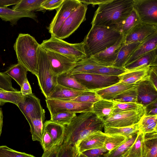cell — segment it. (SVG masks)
<instances>
[{"instance_id": "59", "label": "cell", "mask_w": 157, "mask_h": 157, "mask_svg": "<svg viewBox=\"0 0 157 157\" xmlns=\"http://www.w3.org/2000/svg\"><path fill=\"white\" fill-rule=\"evenodd\" d=\"M5 103V102H4V101L0 100V106L1 105H3Z\"/></svg>"}, {"instance_id": "46", "label": "cell", "mask_w": 157, "mask_h": 157, "mask_svg": "<svg viewBox=\"0 0 157 157\" xmlns=\"http://www.w3.org/2000/svg\"><path fill=\"white\" fill-rule=\"evenodd\" d=\"M113 106L112 114L122 112L135 110L142 105L137 103H122L113 100Z\"/></svg>"}, {"instance_id": "31", "label": "cell", "mask_w": 157, "mask_h": 157, "mask_svg": "<svg viewBox=\"0 0 157 157\" xmlns=\"http://www.w3.org/2000/svg\"><path fill=\"white\" fill-rule=\"evenodd\" d=\"M104 133L107 135H117L129 138L139 131V123L129 126L123 127H104Z\"/></svg>"}, {"instance_id": "38", "label": "cell", "mask_w": 157, "mask_h": 157, "mask_svg": "<svg viewBox=\"0 0 157 157\" xmlns=\"http://www.w3.org/2000/svg\"><path fill=\"white\" fill-rule=\"evenodd\" d=\"M126 71L124 68H118L113 66H102L85 73L104 75L118 76Z\"/></svg>"}, {"instance_id": "57", "label": "cell", "mask_w": 157, "mask_h": 157, "mask_svg": "<svg viewBox=\"0 0 157 157\" xmlns=\"http://www.w3.org/2000/svg\"><path fill=\"white\" fill-rule=\"evenodd\" d=\"M3 124V115L2 109L0 107V137L2 133Z\"/></svg>"}, {"instance_id": "17", "label": "cell", "mask_w": 157, "mask_h": 157, "mask_svg": "<svg viewBox=\"0 0 157 157\" xmlns=\"http://www.w3.org/2000/svg\"><path fill=\"white\" fill-rule=\"evenodd\" d=\"M137 103L145 107L157 99V89L149 80L137 83Z\"/></svg>"}, {"instance_id": "18", "label": "cell", "mask_w": 157, "mask_h": 157, "mask_svg": "<svg viewBox=\"0 0 157 157\" xmlns=\"http://www.w3.org/2000/svg\"><path fill=\"white\" fill-rule=\"evenodd\" d=\"M106 136L104 132L98 131L87 136L77 145L79 152L104 147Z\"/></svg>"}, {"instance_id": "48", "label": "cell", "mask_w": 157, "mask_h": 157, "mask_svg": "<svg viewBox=\"0 0 157 157\" xmlns=\"http://www.w3.org/2000/svg\"><path fill=\"white\" fill-rule=\"evenodd\" d=\"M109 152L104 146L86 150L81 153L87 157H107Z\"/></svg>"}, {"instance_id": "33", "label": "cell", "mask_w": 157, "mask_h": 157, "mask_svg": "<svg viewBox=\"0 0 157 157\" xmlns=\"http://www.w3.org/2000/svg\"><path fill=\"white\" fill-rule=\"evenodd\" d=\"M101 66H102L97 64L90 58H86L78 62L76 65L67 73L70 75L85 73Z\"/></svg>"}, {"instance_id": "45", "label": "cell", "mask_w": 157, "mask_h": 157, "mask_svg": "<svg viewBox=\"0 0 157 157\" xmlns=\"http://www.w3.org/2000/svg\"><path fill=\"white\" fill-rule=\"evenodd\" d=\"M76 116V113H74L61 112L51 116L50 120L55 123L65 126L70 124L72 119Z\"/></svg>"}, {"instance_id": "32", "label": "cell", "mask_w": 157, "mask_h": 157, "mask_svg": "<svg viewBox=\"0 0 157 157\" xmlns=\"http://www.w3.org/2000/svg\"><path fill=\"white\" fill-rule=\"evenodd\" d=\"M57 84L74 90L81 91L88 90L79 83L71 75L67 72L57 76Z\"/></svg>"}, {"instance_id": "9", "label": "cell", "mask_w": 157, "mask_h": 157, "mask_svg": "<svg viewBox=\"0 0 157 157\" xmlns=\"http://www.w3.org/2000/svg\"><path fill=\"white\" fill-rule=\"evenodd\" d=\"M88 5L82 3L65 20L54 36L63 40L74 33L85 20Z\"/></svg>"}, {"instance_id": "36", "label": "cell", "mask_w": 157, "mask_h": 157, "mask_svg": "<svg viewBox=\"0 0 157 157\" xmlns=\"http://www.w3.org/2000/svg\"><path fill=\"white\" fill-rule=\"evenodd\" d=\"M157 115H144L139 123V131L145 133L157 131Z\"/></svg>"}, {"instance_id": "21", "label": "cell", "mask_w": 157, "mask_h": 157, "mask_svg": "<svg viewBox=\"0 0 157 157\" xmlns=\"http://www.w3.org/2000/svg\"><path fill=\"white\" fill-rule=\"evenodd\" d=\"M23 17L30 18L38 22L37 16L34 12L18 11L7 7H0V18L4 21L10 22L12 26L17 25L18 21Z\"/></svg>"}, {"instance_id": "30", "label": "cell", "mask_w": 157, "mask_h": 157, "mask_svg": "<svg viewBox=\"0 0 157 157\" xmlns=\"http://www.w3.org/2000/svg\"><path fill=\"white\" fill-rule=\"evenodd\" d=\"M45 0H20L13 7L14 10L20 12H30L44 10L41 4Z\"/></svg>"}, {"instance_id": "42", "label": "cell", "mask_w": 157, "mask_h": 157, "mask_svg": "<svg viewBox=\"0 0 157 157\" xmlns=\"http://www.w3.org/2000/svg\"><path fill=\"white\" fill-rule=\"evenodd\" d=\"M127 139L126 137L121 135H107L104 147L109 152L121 145Z\"/></svg>"}, {"instance_id": "26", "label": "cell", "mask_w": 157, "mask_h": 157, "mask_svg": "<svg viewBox=\"0 0 157 157\" xmlns=\"http://www.w3.org/2000/svg\"><path fill=\"white\" fill-rule=\"evenodd\" d=\"M83 91L74 90L57 84L47 99L66 101L78 96Z\"/></svg>"}, {"instance_id": "34", "label": "cell", "mask_w": 157, "mask_h": 157, "mask_svg": "<svg viewBox=\"0 0 157 157\" xmlns=\"http://www.w3.org/2000/svg\"><path fill=\"white\" fill-rule=\"evenodd\" d=\"M140 23L139 17L133 9L128 17L117 26L118 30L123 36H125L135 26Z\"/></svg>"}, {"instance_id": "16", "label": "cell", "mask_w": 157, "mask_h": 157, "mask_svg": "<svg viewBox=\"0 0 157 157\" xmlns=\"http://www.w3.org/2000/svg\"><path fill=\"white\" fill-rule=\"evenodd\" d=\"M157 32V25L145 24L141 22L135 26L125 36V44L134 42L141 43L147 37Z\"/></svg>"}, {"instance_id": "40", "label": "cell", "mask_w": 157, "mask_h": 157, "mask_svg": "<svg viewBox=\"0 0 157 157\" xmlns=\"http://www.w3.org/2000/svg\"><path fill=\"white\" fill-rule=\"evenodd\" d=\"M24 96L20 91H9L0 90V100L13 103L17 106L23 99Z\"/></svg>"}, {"instance_id": "19", "label": "cell", "mask_w": 157, "mask_h": 157, "mask_svg": "<svg viewBox=\"0 0 157 157\" xmlns=\"http://www.w3.org/2000/svg\"><path fill=\"white\" fill-rule=\"evenodd\" d=\"M157 48V32H156L147 37L141 43L129 58L124 67L146 53Z\"/></svg>"}, {"instance_id": "39", "label": "cell", "mask_w": 157, "mask_h": 157, "mask_svg": "<svg viewBox=\"0 0 157 157\" xmlns=\"http://www.w3.org/2000/svg\"><path fill=\"white\" fill-rule=\"evenodd\" d=\"M101 99L94 91L88 90L84 91L78 96L66 101L94 104Z\"/></svg>"}, {"instance_id": "60", "label": "cell", "mask_w": 157, "mask_h": 157, "mask_svg": "<svg viewBox=\"0 0 157 157\" xmlns=\"http://www.w3.org/2000/svg\"><path fill=\"white\" fill-rule=\"evenodd\" d=\"M0 90L4 91V90H3L1 89V88H0Z\"/></svg>"}, {"instance_id": "37", "label": "cell", "mask_w": 157, "mask_h": 157, "mask_svg": "<svg viewBox=\"0 0 157 157\" xmlns=\"http://www.w3.org/2000/svg\"><path fill=\"white\" fill-rule=\"evenodd\" d=\"M45 118L40 117L33 119L29 123L32 140L41 143L43 130V124Z\"/></svg>"}, {"instance_id": "15", "label": "cell", "mask_w": 157, "mask_h": 157, "mask_svg": "<svg viewBox=\"0 0 157 157\" xmlns=\"http://www.w3.org/2000/svg\"><path fill=\"white\" fill-rule=\"evenodd\" d=\"M125 36L122 34L113 45L89 58L100 65L113 66L119 51L124 43Z\"/></svg>"}, {"instance_id": "52", "label": "cell", "mask_w": 157, "mask_h": 157, "mask_svg": "<svg viewBox=\"0 0 157 157\" xmlns=\"http://www.w3.org/2000/svg\"><path fill=\"white\" fill-rule=\"evenodd\" d=\"M149 75V80L157 89V66L150 67Z\"/></svg>"}, {"instance_id": "5", "label": "cell", "mask_w": 157, "mask_h": 157, "mask_svg": "<svg viewBox=\"0 0 157 157\" xmlns=\"http://www.w3.org/2000/svg\"><path fill=\"white\" fill-rule=\"evenodd\" d=\"M40 45L46 50L63 55L77 62L86 58L83 41L70 43L51 35L50 38L43 40Z\"/></svg>"}, {"instance_id": "54", "label": "cell", "mask_w": 157, "mask_h": 157, "mask_svg": "<svg viewBox=\"0 0 157 157\" xmlns=\"http://www.w3.org/2000/svg\"><path fill=\"white\" fill-rule=\"evenodd\" d=\"M21 88L20 92L23 96L33 93L31 86L27 78L24 82Z\"/></svg>"}, {"instance_id": "28", "label": "cell", "mask_w": 157, "mask_h": 157, "mask_svg": "<svg viewBox=\"0 0 157 157\" xmlns=\"http://www.w3.org/2000/svg\"><path fill=\"white\" fill-rule=\"evenodd\" d=\"M141 43L134 42L127 44L124 43L119 51L113 66L124 68L128 59Z\"/></svg>"}, {"instance_id": "13", "label": "cell", "mask_w": 157, "mask_h": 157, "mask_svg": "<svg viewBox=\"0 0 157 157\" xmlns=\"http://www.w3.org/2000/svg\"><path fill=\"white\" fill-rule=\"evenodd\" d=\"M82 3L78 0H64L57 9L56 13L48 28L49 32L54 36L64 21Z\"/></svg>"}, {"instance_id": "56", "label": "cell", "mask_w": 157, "mask_h": 157, "mask_svg": "<svg viewBox=\"0 0 157 157\" xmlns=\"http://www.w3.org/2000/svg\"><path fill=\"white\" fill-rule=\"evenodd\" d=\"M82 3L87 4H92L93 5H99L105 3L109 0H78Z\"/></svg>"}, {"instance_id": "47", "label": "cell", "mask_w": 157, "mask_h": 157, "mask_svg": "<svg viewBox=\"0 0 157 157\" xmlns=\"http://www.w3.org/2000/svg\"><path fill=\"white\" fill-rule=\"evenodd\" d=\"M0 157H35L33 155L12 149L5 145L0 146Z\"/></svg>"}, {"instance_id": "11", "label": "cell", "mask_w": 157, "mask_h": 157, "mask_svg": "<svg viewBox=\"0 0 157 157\" xmlns=\"http://www.w3.org/2000/svg\"><path fill=\"white\" fill-rule=\"evenodd\" d=\"M133 6L141 23L157 25V0H133Z\"/></svg>"}, {"instance_id": "24", "label": "cell", "mask_w": 157, "mask_h": 157, "mask_svg": "<svg viewBox=\"0 0 157 157\" xmlns=\"http://www.w3.org/2000/svg\"><path fill=\"white\" fill-rule=\"evenodd\" d=\"M155 66H157V48L144 55L124 68L128 71L141 67Z\"/></svg>"}, {"instance_id": "53", "label": "cell", "mask_w": 157, "mask_h": 157, "mask_svg": "<svg viewBox=\"0 0 157 157\" xmlns=\"http://www.w3.org/2000/svg\"><path fill=\"white\" fill-rule=\"evenodd\" d=\"M60 146L61 145L53 146L49 150L44 151L41 157H57Z\"/></svg>"}, {"instance_id": "55", "label": "cell", "mask_w": 157, "mask_h": 157, "mask_svg": "<svg viewBox=\"0 0 157 157\" xmlns=\"http://www.w3.org/2000/svg\"><path fill=\"white\" fill-rule=\"evenodd\" d=\"M20 0H0V7L6 8L12 5H15Z\"/></svg>"}, {"instance_id": "20", "label": "cell", "mask_w": 157, "mask_h": 157, "mask_svg": "<svg viewBox=\"0 0 157 157\" xmlns=\"http://www.w3.org/2000/svg\"><path fill=\"white\" fill-rule=\"evenodd\" d=\"M150 68V67H143L126 71L125 72L118 76L119 82L126 84H134L141 81L149 80Z\"/></svg>"}, {"instance_id": "8", "label": "cell", "mask_w": 157, "mask_h": 157, "mask_svg": "<svg viewBox=\"0 0 157 157\" xmlns=\"http://www.w3.org/2000/svg\"><path fill=\"white\" fill-rule=\"evenodd\" d=\"M144 115L145 107L142 105L135 110L111 114L103 121L104 126L116 128L131 126L138 123Z\"/></svg>"}, {"instance_id": "2", "label": "cell", "mask_w": 157, "mask_h": 157, "mask_svg": "<svg viewBox=\"0 0 157 157\" xmlns=\"http://www.w3.org/2000/svg\"><path fill=\"white\" fill-rule=\"evenodd\" d=\"M133 10V0H109L99 5L92 26H117L128 17Z\"/></svg>"}, {"instance_id": "7", "label": "cell", "mask_w": 157, "mask_h": 157, "mask_svg": "<svg viewBox=\"0 0 157 157\" xmlns=\"http://www.w3.org/2000/svg\"><path fill=\"white\" fill-rule=\"evenodd\" d=\"M71 75L82 85L89 90L95 91L118 83V76H107L82 73Z\"/></svg>"}, {"instance_id": "22", "label": "cell", "mask_w": 157, "mask_h": 157, "mask_svg": "<svg viewBox=\"0 0 157 157\" xmlns=\"http://www.w3.org/2000/svg\"><path fill=\"white\" fill-rule=\"evenodd\" d=\"M137 86V83L126 84L119 82L105 88L94 91L102 99L113 101L123 92Z\"/></svg>"}, {"instance_id": "49", "label": "cell", "mask_w": 157, "mask_h": 157, "mask_svg": "<svg viewBox=\"0 0 157 157\" xmlns=\"http://www.w3.org/2000/svg\"><path fill=\"white\" fill-rule=\"evenodd\" d=\"M40 143L44 151L49 150L54 146L50 134L44 128Z\"/></svg>"}, {"instance_id": "41", "label": "cell", "mask_w": 157, "mask_h": 157, "mask_svg": "<svg viewBox=\"0 0 157 157\" xmlns=\"http://www.w3.org/2000/svg\"><path fill=\"white\" fill-rule=\"evenodd\" d=\"M137 86L125 91L117 96L113 100L122 103H137Z\"/></svg>"}, {"instance_id": "6", "label": "cell", "mask_w": 157, "mask_h": 157, "mask_svg": "<svg viewBox=\"0 0 157 157\" xmlns=\"http://www.w3.org/2000/svg\"><path fill=\"white\" fill-rule=\"evenodd\" d=\"M57 76L53 73L46 50L40 44L36 77L40 88L46 99L52 92L57 84Z\"/></svg>"}, {"instance_id": "43", "label": "cell", "mask_w": 157, "mask_h": 157, "mask_svg": "<svg viewBox=\"0 0 157 157\" xmlns=\"http://www.w3.org/2000/svg\"><path fill=\"white\" fill-rule=\"evenodd\" d=\"M143 135L139 131L135 141L124 157H142L141 144Z\"/></svg>"}, {"instance_id": "44", "label": "cell", "mask_w": 157, "mask_h": 157, "mask_svg": "<svg viewBox=\"0 0 157 157\" xmlns=\"http://www.w3.org/2000/svg\"><path fill=\"white\" fill-rule=\"evenodd\" d=\"M79 153L76 146L63 142L60 146L57 157H78Z\"/></svg>"}, {"instance_id": "10", "label": "cell", "mask_w": 157, "mask_h": 157, "mask_svg": "<svg viewBox=\"0 0 157 157\" xmlns=\"http://www.w3.org/2000/svg\"><path fill=\"white\" fill-rule=\"evenodd\" d=\"M45 101L51 116L63 112L76 113L92 112V107L93 104L55 99H46Z\"/></svg>"}, {"instance_id": "50", "label": "cell", "mask_w": 157, "mask_h": 157, "mask_svg": "<svg viewBox=\"0 0 157 157\" xmlns=\"http://www.w3.org/2000/svg\"><path fill=\"white\" fill-rule=\"evenodd\" d=\"M64 0H45L41 4L44 10H51L58 9Z\"/></svg>"}, {"instance_id": "4", "label": "cell", "mask_w": 157, "mask_h": 157, "mask_svg": "<svg viewBox=\"0 0 157 157\" xmlns=\"http://www.w3.org/2000/svg\"><path fill=\"white\" fill-rule=\"evenodd\" d=\"M35 38L28 34H19L13 45L18 63L37 76L39 48Z\"/></svg>"}, {"instance_id": "29", "label": "cell", "mask_w": 157, "mask_h": 157, "mask_svg": "<svg viewBox=\"0 0 157 157\" xmlns=\"http://www.w3.org/2000/svg\"><path fill=\"white\" fill-rule=\"evenodd\" d=\"M27 71L24 67L17 63L11 65L5 72L13 79L21 87L27 78Z\"/></svg>"}, {"instance_id": "23", "label": "cell", "mask_w": 157, "mask_h": 157, "mask_svg": "<svg viewBox=\"0 0 157 157\" xmlns=\"http://www.w3.org/2000/svg\"><path fill=\"white\" fill-rule=\"evenodd\" d=\"M142 157H157V131L144 133Z\"/></svg>"}, {"instance_id": "14", "label": "cell", "mask_w": 157, "mask_h": 157, "mask_svg": "<svg viewBox=\"0 0 157 157\" xmlns=\"http://www.w3.org/2000/svg\"><path fill=\"white\" fill-rule=\"evenodd\" d=\"M45 50L51 70L55 76L68 72L78 62L63 55Z\"/></svg>"}, {"instance_id": "35", "label": "cell", "mask_w": 157, "mask_h": 157, "mask_svg": "<svg viewBox=\"0 0 157 157\" xmlns=\"http://www.w3.org/2000/svg\"><path fill=\"white\" fill-rule=\"evenodd\" d=\"M139 132L127 138L121 145L109 151L107 157H124L135 141Z\"/></svg>"}, {"instance_id": "3", "label": "cell", "mask_w": 157, "mask_h": 157, "mask_svg": "<svg viewBox=\"0 0 157 157\" xmlns=\"http://www.w3.org/2000/svg\"><path fill=\"white\" fill-rule=\"evenodd\" d=\"M122 34L116 25L92 26L83 41L86 58L113 45Z\"/></svg>"}, {"instance_id": "51", "label": "cell", "mask_w": 157, "mask_h": 157, "mask_svg": "<svg viewBox=\"0 0 157 157\" xmlns=\"http://www.w3.org/2000/svg\"><path fill=\"white\" fill-rule=\"evenodd\" d=\"M145 107V115H157V99L149 103Z\"/></svg>"}, {"instance_id": "1", "label": "cell", "mask_w": 157, "mask_h": 157, "mask_svg": "<svg viewBox=\"0 0 157 157\" xmlns=\"http://www.w3.org/2000/svg\"><path fill=\"white\" fill-rule=\"evenodd\" d=\"M104 126L103 121L93 112L81 113L65 126L63 142L77 146L90 134L102 131Z\"/></svg>"}, {"instance_id": "25", "label": "cell", "mask_w": 157, "mask_h": 157, "mask_svg": "<svg viewBox=\"0 0 157 157\" xmlns=\"http://www.w3.org/2000/svg\"><path fill=\"white\" fill-rule=\"evenodd\" d=\"M65 126L51 121H46L43 124V128L46 130L52 139L54 145H61L63 143Z\"/></svg>"}, {"instance_id": "27", "label": "cell", "mask_w": 157, "mask_h": 157, "mask_svg": "<svg viewBox=\"0 0 157 157\" xmlns=\"http://www.w3.org/2000/svg\"><path fill=\"white\" fill-rule=\"evenodd\" d=\"M113 106V101L101 99L93 104L92 112L104 121L112 114Z\"/></svg>"}, {"instance_id": "12", "label": "cell", "mask_w": 157, "mask_h": 157, "mask_svg": "<svg viewBox=\"0 0 157 157\" xmlns=\"http://www.w3.org/2000/svg\"><path fill=\"white\" fill-rule=\"evenodd\" d=\"M17 106L29 123L33 119L45 117V111L40 100L33 93L24 96L23 100Z\"/></svg>"}, {"instance_id": "58", "label": "cell", "mask_w": 157, "mask_h": 157, "mask_svg": "<svg viewBox=\"0 0 157 157\" xmlns=\"http://www.w3.org/2000/svg\"><path fill=\"white\" fill-rule=\"evenodd\" d=\"M78 157H87L86 155L82 154V153H79Z\"/></svg>"}]
</instances>
